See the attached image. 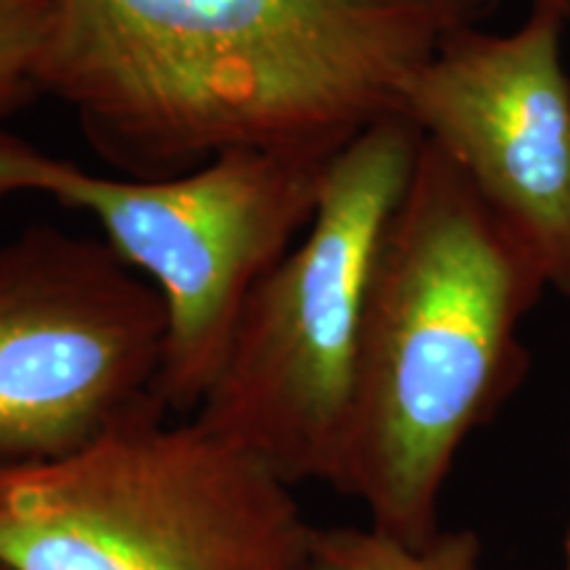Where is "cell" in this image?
<instances>
[{"label":"cell","mask_w":570,"mask_h":570,"mask_svg":"<svg viewBox=\"0 0 570 570\" xmlns=\"http://www.w3.org/2000/svg\"><path fill=\"white\" fill-rule=\"evenodd\" d=\"M164 348L159 291L106 240L30 225L0 244V462L63 458L167 410Z\"/></svg>","instance_id":"8992f818"},{"label":"cell","mask_w":570,"mask_h":570,"mask_svg":"<svg viewBox=\"0 0 570 570\" xmlns=\"http://www.w3.org/2000/svg\"><path fill=\"white\" fill-rule=\"evenodd\" d=\"M562 19L533 6L508 35H449L407 82L402 117L465 175L570 302V77Z\"/></svg>","instance_id":"52a82bcc"},{"label":"cell","mask_w":570,"mask_h":570,"mask_svg":"<svg viewBox=\"0 0 570 570\" xmlns=\"http://www.w3.org/2000/svg\"><path fill=\"white\" fill-rule=\"evenodd\" d=\"M533 6H541V9L558 11L562 19H570V0H533Z\"/></svg>","instance_id":"30bf717a"},{"label":"cell","mask_w":570,"mask_h":570,"mask_svg":"<svg viewBox=\"0 0 570 570\" xmlns=\"http://www.w3.org/2000/svg\"><path fill=\"white\" fill-rule=\"evenodd\" d=\"M481 539L468 529L441 531L431 544L410 547L373 525H315L302 570H481Z\"/></svg>","instance_id":"ba28073f"},{"label":"cell","mask_w":570,"mask_h":570,"mask_svg":"<svg viewBox=\"0 0 570 570\" xmlns=\"http://www.w3.org/2000/svg\"><path fill=\"white\" fill-rule=\"evenodd\" d=\"M562 570H570V531L566 537V547H562Z\"/></svg>","instance_id":"8fae6325"},{"label":"cell","mask_w":570,"mask_h":570,"mask_svg":"<svg viewBox=\"0 0 570 570\" xmlns=\"http://www.w3.org/2000/svg\"><path fill=\"white\" fill-rule=\"evenodd\" d=\"M327 164L233 151L173 177H109L0 127V204L38 194L101 225L111 252L159 291L167 309L159 399L194 417L248 296L315 217Z\"/></svg>","instance_id":"5b68a950"},{"label":"cell","mask_w":570,"mask_h":570,"mask_svg":"<svg viewBox=\"0 0 570 570\" xmlns=\"http://www.w3.org/2000/svg\"><path fill=\"white\" fill-rule=\"evenodd\" d=\"M151 410L63 458L0 462L6 570H302L294 487L194 417Z\"/></svg>","instance_id":"277c9868"},{"label":"cell","mask_w":570,"mask_h":570,"mask_svg":"<svg viewBox=\"0 0 570 570\" xmlns=\"http://www.w3.org/2000/svg\"><path fill=\"white\" fill-rule=\"evenodd\" d=\"M420 146L394 114L333 156L315 217L248 296L194 415L291 487L341 483L370 283Z\"/></svg>","instance_id":"3957f363"},{"label":"cell","mask_w":570,"mask_h":570,"mask_svg":"<svg viewBox=\"0 0 570 570\" xmlns=\"http://www.w3.org/2000/svg\"><path fill=\"white\" fill-rule=\"evenodd\" d=\"M40 96L119 175L233 151L327 164L499 0H46Z\"/></svg>","instance_id":"6da1fadb"},{"label":"cell","mask_w":570,"mask_h":570,"mask_svg":"<svg viewBox=\"0 0 570 570\" xmlns=\"http://www.w3.org/2000/svg\"><path fill=\"white\" fill-rule=\"evenodd\" d=\"M46 19V0H0V117L40 96L35 61Z\"/></svg>","instance_id":"9c48e42d"},{"label":"cell","mask_w":570,"mask_h":570,"mask_svg":"<svg viewBox=\"0 0 570 570\" xmlns=\"http://www.w3.org/2000/svg\"><path fill=\"white\" fill-rule=\"evenodd\" d=\"M0 570H6V568H3V566H0Z\"/></svg>","instance_id":"7c38bea8"},{"label":"cell","mask_w":570,"mask_h":570,"mask_svg":"<svg viewBox=\"0 0 570 570\" xmlns=\"http://www.w3.org/2000/svg\"><path fill=\"white\" fill-rule=\"evenodd\" d=\"M547 281L523 240L423 138L370 283L338 491L410 547L441 531L460 449L529 375L520 325Z\"/></svg>","instance_id":"7a4b0ae2"}]
</instances>
